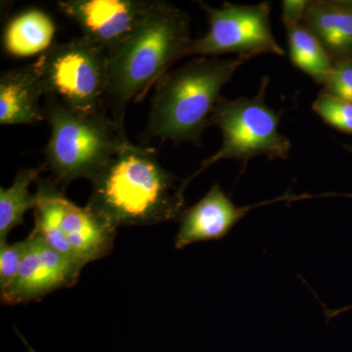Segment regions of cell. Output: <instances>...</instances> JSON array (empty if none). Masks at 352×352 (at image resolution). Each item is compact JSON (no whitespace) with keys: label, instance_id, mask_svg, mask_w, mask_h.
Returning a JSON list of instances; mask_svg holds the SVG:
<instances>
[{"label":"cell","instance_id":"6da1fadb","mask_svg":"<svg viewBox=\"0 0 352 352\" xmlns=\"http://www.w3.org/2000/svg\"><path fill=\"white\" fill-rule=\"evenodd\" d=\"M91 183L87 208L116 229L178 221L185 210L184 180L162 166L154 149L129 140Z\"/></svg>","mask_w":352,"mask_h":352},{"label":"cell","instance_id":"7a4b0ae2","mask_svg":"<svg viewBox=\"0 0 352 352\" xmlns=\"http://www.w3.org/2000/svg\"><path fill=\"white\" fill-rule=\"evenodd\" d=\"M188 14L159 0L154 10L108 52V89L115 120L122 124L131 102L142 100L171 67L185 58L193 38Z\"/></svg>","mask_w":352,"mask_h":352},{"label":"cell","instance_id":"3957f363","mask_svg":"<svg viewBox=\"0 0 352 352\" xmlns=\"http://www.w3.org/2000/svg\"><path fill=\"white\" fill-rule=\"evenodd\" d=\"M248 56L199 57L164 74L155 85L149 119L141 138L199 144L220 99V92Z\"/></svg>","mask_w":352,"mask_h":352},{"label":"cell","instance_id":"277c9868","mask_svg":"<svg viewBox=\"0 0 352 352\" xmlns=\"http://www.w3.org/2000/svg\"><path fill=\"white\" fill-rule=\"evenodd\" d=\"M47 97L50 138L44 150L45 166L57 184L66 186L80 178L91 182L129 141L122 124L103 111L76 112Z\"/></svg>","mask_w":352,"mask_h":352},{"label":"cell","instance_id":"5b68a950","mask_svg":"<svg viewBox=\"0 0 352 352\" xmlns=\"http://www.w3.org/2000/svg\"><path fill=\"white\" fill-rule=\"evenodd\" d=\"M268 83V76H263L258 94L252 98L238 97L229 100L220 97L210 118V126H217L221 131V146L184 180L185 187L212 164L224 160L248 163L259 156L270 160L289 157L292 145L289 138L280 133V113L265 103Z\"/></svg>","mask_w":352,"mask_h":352},{"label":"cell","instance_id":"8992f818","mask_svg":"<svg viewBox=\"0 0 352 352\" xmlns=\"http://www.w3.org/2000/svg\"><path fill=\"white\" fill-rule=\"evenodd\" d=\"M53 179H38L32 232L78 265L112 252L117 229L65 197Z\"/></svg>","mask_w":352,"mask_h":352},{"label":"cell","instance_id":"52a82bcc","mask_svg":"<svg viewBox=\"0 0 352 352\" xmlns=\"http://www.w3.org/2000/svg\"><path fill=\"white\" fill-rule=\"evenodd\" d=\"M46 96L76 112L102 111L108 89V54L82 36L53 44L34 62Z\"/></svg>","mask_w":352,"mask_h":352},{"label":"cell","instance_id":"ba28073f","mask_svg":"<svg viewBox=\"0 0 352 352\" xmlns=\"http://www.w3.org/2000/svg\"><path fill=\"white\" fill-rule=\"evenodd\" d=\"M208 15V31L193 39L185 58L219 57L222 54L252 58L263 54L284 56L271 28V6L268 1L254 6L224 2L219 8L199 2Z\"/></svg>","mask_w":352,"mask_h":352},{"label":"cell","instance_id":"9c48e42d","mask_svg":"<svg viewBox=\"0 0 352 352\" xmlns=\"http://www.w3.org/2000/svg\"><path fill=\"white\" fill-rule=\"evenodd\" d=\"M159 0H60L61 13L110 52L150 15Z\"/></svg>","mask_w":352,"mask_h":352},{"label":"cell","instance_id":"30bf717a","mask_svg":"<svg viewBox=\"0 0 352 352\" xmlns=\"http://www.w3.org/2000/svg\"><path fill=\"white\" fill-rule=\"evenodd\" d=\"M27 239L28 250L19 273L13 283L0 293L3 305L41 300L58 289L75 286L82 273V266L65 258L36 234L32 232Z\"/></svg>","mask_w":352,"mask_h":352},{"label":"cell","instance_id":"8fae6325","mask_svg":"<svg viewBox=\"0 0 352 352\" xmlns=\"http://www.w3.org/2000/svg\"><path fill=\"white\" fill-rule=\"evenodd\" d=\"M305 198H309V196L298 197L288 193L275 200L237 207L219 183H215L198 203L185 208L182 212L178 219L179 226L175 237V249L182 250L190 245L206 241L223 239L252 208L278 201H296V199L300 200Z\"/></svg>","mask_w":352,"mask_h":352},{"label":"cell","instance_id":"7c38bea8","mask_svg":"<svg viewBox=\"0 0 352 352\" xmlns=\"http://www.w3.org/2000/svg\"><path fill=\"white\" fill-rule=\"evenodd\" d=\"M45 94L41 76L32 63L9 69L0 76V124L36 126L46 120L41 98Z\"/></svg>","mask_w":352,"mask_h":352},{"label":"cell","instance_id":"4fadbf2b","mask_svg":"<svg viewBox=\"0 0 352 352\" xmlns=\"http://www.w3.org/2000/svg\"><path fill=\"white\" fill-rule=\"evenodd\" d=\"M302 24L323 44L333 62L352 60V0L309 1Z\"/></svg>","mask_w":352,"mask_h":352},{"label":"cell","instance_id":"5bb4252c","mask_svg":"<svg viewBox=\"0 0 352 352\" xmlns=\"http://www.w3.org/2000/svg\"><path fill=\"white\" fill-rule=\"evenodd\" d=\"M56 32L54 21L45 11L27 9L7 23L2 34V45L12 57L41 55L53 45Z\"/></svg>","mask_w":352,"mask_h":352},{"label":"cell","instance_id":"9a60e30c","mask_svg":"<svg viewBox=\"0 0 352 352\" xmlns=\"http://www.w3.org/2000/svg\"><path fill=\"white\" fill-rule=\"evenodd\" d=\"M285 27L292 63L309 76L315 83L324 87L333 69L332 57L305 25L289 24Z\"/></svg>","mask_w":352,"mask_h":352},{"label":"cell","instance_id":"2e32d148","mask_svg":"<svg viewBox=\"0 0 352 352\" xmlns=\"http://www.w3.org/2000/svg\"><path fill=\"white\" fill-rule=\"evenodd\" d=\"M41 171V168L21 170L10 187H0V242L6 241L13 229L22 226L28 210L36 208V193L31 194L30 187L38 182Z\"/></svg>","mask_w":352,"mask_h":352},{"label":"cell","instance_id":"e0dca14e","mask_svg":"<svg viewBox=\"0 0 352 352\" xmlns=\"http://www.w3.org/2000/svg\"><path fill=\"white\" fill-rule=\"evenodd\" d=\"M326 124L337 131L352 134V103L329 94L326 90L319 92L311 106Z\"/></svg>","mask_w":352,"mask_h":352},{"label":"cell","instance_id":"ac0fdd59","mask_svg":"<svg viewBox=\"0 0 352 352\" xmlns=\"http://www.w3.org/2000/svg\"><path fill=\"white\" fill-rule=\"evenodd\" d=\"M28 250V239L19 242H0V293L6 291L19 273Z\"/></svg>","mask_w":352,"mask_h":352},{"label":"cell","instance_id":"d6986e66","mask_svg":"<svg viewBox=\"0 0 352 352\" xmlns=\"http://www.w3.org/2000/svg\"><path fill=\"white\" fill-rule=\"evenodd\" d=\"M324 90L352 103V60L333 62Z\"/></svg>","mask_w":352,"mask_h":352},{"label":"cell","instance_id":"ffe728a7","mask_svg":"<svg viewBox=\"0 0 352 352\" xmlns=\"http://www.w3.org/2000/svg\"><path fill=\"white\" fill-rule=\"evenodd\" d=\"M308 4V0H285L282 2V22L284 25L302 24Z\"/></svg>","mask_w":352,"mask_h":352},{"label":"cell","instance_id":"44dd1931","mask_svg":"<svg viewBox=\"0 0 352 352\" xmlns=\"http://www.w3.org/2000/svg\"><path fill=\"white\" fill-rule=\"evenodd\" d=\"M351 309H352V305H349V307L342 308V309L335 310V311L329 312L328 317H329V318H332V317L336 316V315L342 314V312L347 311V310H351Z\"/></svg>","mask_w":352,"mask_h":352},{"label":"cell","instance_id":"7402d4cb","mask_svg":"<svg viewBox=\"0 0 352 352\" xmlns=\"http://www.w3.org/2000/svg\"><path fill=\"white\" fill-rule=\"evenodd\" d=\"M16 332H17L18 336H19L20 339L23 340V342H24L25 346V347H27L28 351H29V352H38L36 351H34V349H32V347L31 346H30L29 342H28L27 340H25V338L23 337L22 333H21L19 332V331L16 330Z\"/></svg>","mask_w":352,"mask_h":352}]
</instances>
